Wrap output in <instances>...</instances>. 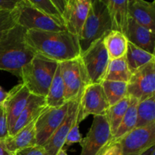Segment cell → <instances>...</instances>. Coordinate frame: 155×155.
<instances>
[{"label":"cell","instance_id":"1","mask_svg":"<svg viewBox=\"0 0 155 155\" xmlns=\"http://www.w3.org/2000/svg\"><path fill=\"white\" fill-rule=\"evenodd\" d=\"M26 40L36 55L57 63L73 60L81 55L79 37L67 30H27Z\"/></svg>","mask_w":155,"mask_h":155},{"label":"cell","instance_id":"2","mask_svg":"<svg viewBox=\"0 0 155 155\" xmlns=\"http://www.w3.org/2000/svg\"><path fill=\"white\" fill-rule=\"evenodd\" d=\"M26 32L16 25L0 39V71L19 78L21 69L36 55L27 42Z\"/></svg>","mask_w":155,"mask_h":155},{"label":"cell","instance_id":"3","mask_svg":"<svg viewBox=\"0 0 155 155\" xmlns=\"http://www.w3.org/2000/svg\"><path fill=\"white\" fill-rule=\"evenodd\" d=\"M58 64L36 55L21 69L20 79L31 95L45 98Z\"/></svg>","mask_w":155,"mask_h":155},{"label":"cell","instance_id":"4","mask_svg":"<svg viewBox=\"0 0 155 155\" xmlns=\"http://www.w3.org/2000/svg\"><path fill=\"white\" fill-rule=\"evenodd\" d=\"M112 30L108 9L104 0H91L90 8L79 37L81 54Z\"/></svg>","mask_w":155,"mask_h":155},{"label":"cell","instance_id":"5","mask_svg":"<svg viewBox=\"0 0 155 155\" xmlns=\"http://www.w3.org/2000/svg\"><path fill=\"white\" fill-rule=\"evenodd\" d=\"M15 10L18 15L17 25L27 30L57 32L66 30L63 24L36 9L27 0H19Z\"/></svg>","mask_w":155,"mask_h":155},{"label":"cell","instance_id":"6","mask_svg":"<svg viewBox=\"0 0 155 155\" xmlns=\"http://www.w3.org/2000/svg\"><path fill=\"white\" fill-rule=\"evenodd\" d=\"M59 64L65 87L66 101L81 100L85 89L89 85V81L80 57Z\"/></svg>","mask_w":155,"mask_h":155},{"label":"cell","instance_id":"7","mask_svg":"<svg viewBox=\"0 0 155 155\" xmlns=\"http://www.w3.org/2000/svg\"><path fill=\"white\" fill-rule=\"evenodd\" d=\"M89 84L101 83L105 77L110 58L103 39L96 41L80 55Z\"/></svg>","mask_w":155,"mask_h":155},{"label":"cell","instance_id":"8","mask_svg":"<svg viewBox=\"0 0 155 155\" xmlns=\"http://www.w3.org/2000/svg\"><path fill=\"white\" fill-rule=\"evenodd\" d=\"M111 139V130L106 116H95L87 135L80 142V155H101Z\"/></svg>","mask_w":155,"mask_h":155},{"label":"cell","instance_id":"9","mask_svg":"<svg viewBox=\"0 0 155 155\" xmlns=\"http://www.w3.org/2000/svg\"><path fill=\"white\" fill-rule=\"evenodd\" d=\"M127 95L139 102L155 95V61L132 74L127 83Z\"/></svg>","mask_w":155,"mask_h":155},{"label":"cell","instance_id":"10","mask_svg":"<svg viewBox=\"0 0 155 155\" xmlns=\"http://www.w3.org/2000/svg\"><path fill=\"white\" fill-rule=\"evenodd\" d=\"M109 107L110 105L101 83L89 84L81 97L77 123L80 124L89 115L105 116Z\"/></svg>","mask_w":155,"mask_h":155},{"label":"cell","instance_id":"11","mask_svg":"<svg viewBox=\"0 0 155 155\" xmlns=\"http://www.w3.org/2000/svg\"><path fill=\"white\" fill-rule=\"evenodd\" d=\"M117 143L120 145L122 155H141L155 145V124L133 129Z\"/></svg>","mask_w":155,"mask_h":155},{"label":"cell","instance_id":"12","mask_svg":"<svg viewBox=\"0 0 155 155\" xmlns=\"http://www.w3.org/2000/svg\"><path fill=\"white\" fill-rule=\"evenodd\" d=\"M70 101L59 107H46L36 121V145H42L49 139L64 119L69 108Z\"/></svg>","mask_w":155,"mask_h":155},{"label":"cell","instance_id":"13","mask_svg":"<svg viewBox=\"0 0 155 155\" xmlns=\"http://www.w3.org/2000/svg\"><path fill=\"white\" fill-rule=\"evenodd\" d=\"M91 0H68L62 14L64 26L69 33L80 37L86 21Z\"/></svg>","mask_w":155,"mask_h":155},{"label":"cell","instance_id":"14","mask_svg":"<svg viewBox=\"0 0 155 155\" xmlns=\"http://www.w3.org/2000/svg\"><path fill=\"white\" fill-rule=\"evenodd\" d=\"M69 101V108L64 119L49 139L42 145L49 155H55L61 148H64L67 136L77 120L80 100L74 99Z\"/></svg>","mask_w":155,"mask_h":155},{"label":"cell","instance_id":"15","mask_svg":"<svg viewBox=\"0 0 155 155\" xmlns=\"http://www.w3.org/2000/svg\"><path fill=\"white\" fill-rule=\"evenodd\" d=\"M30 95V92L22 83L16 85L8 92L7 97L3 101V105L7 117L8 135L18 117L25 108Z\"/></svg>","mask_w":155,"mask_h":155},{"label":"cell","instance_id":"16","mask_svg":"<svg viewBox=\"0 0 155 155\" xmlns=\"http://www.w3.org/2000/svg\"><path fill=\"white\" fill-rule=\"evenodd\" d=\"M125 36L128 42L154 54L155 32L138 24L133 18H128Z\"/></svg>","mask_w":155,"mask_h":155},{"label":"cell","instance_id":"17","mask_svg":"<svg viewBox=\"0 0 155 155\" xmlns=\"http://www.w3.org/2000/svg\"><path fill=\"white\" fill-rule=\"evenodd\" d=\"M127 8L130 18L155 32V1L128 0Z\"/></svg>","mask_w":155,"mask_h":155},{"label":"cell","instance_id":"18","mask_svg":"<svg viewBox=\"0 0 155 155\" xmlns=\"http://www.w3.org/2000/svg\"><path fill=\"white\" fill-rule=\"evenodd\" d=\"M36 119L21 129L15 135L12 136H8L5 139L2 140L8 151L15 155L19 150L36 145Z\"/></svg>","mask_w":155,"mask_h":155},{"label":"cell","instance_id":"19","mask_svg":"<svg viewBox=\"0 0 155 155\" xmlns=\"http://www.w3.org/2000/svg\"><path fill=\"white\" fill-rule=\"evenodd\" d=\"M46 107L45 98L30 95L25 108L23 110L20 116L18 117L13 128L9 133V136L15 135L21 129L36 119L39 116L41 112Z\"/></svg>","mask_w":155,"mask_h":155},{"label":"cell","instance_id":"20","mask_svg":"<svg viewBox=\"0 0 155 155\" xmlns=\"http://www.w3.org/2000/svg\"><path fill=\"white\" fill-rule=\"evenodd\" d=\"M108 9L112 30L125 34L128 22V0H104Z\"/></svg>","mask_w":155,"mask_h":155},{"label":"cell","instance_id":"21","mask_svg":"<svg viewBox=\"0 0 155 155\" xmlns=\"http://www.w3.org/2000/svg\"><path fill=\"white\" fill-rule=\"evenodd\" d=\"M45 100L46 106L48 107H59L67 102L65 100L64 84L61 74L60 64H58Z\"/></svg>","mask_w":155,"mask_h":155},{"label":"cell","instance_id":"22","mask_svg":"<svg viewBox=\"0 0 155 155\" xmlns=\"http://www.w3.org/2000/svg\"><path fill=\"white\" fill-rule=\"evenodd\" d=\"M103 42L110 60L120 58L125 56L128 40L124 33L111 30L103 39Z\"/></svg>","mask_w":155,"mask_h":155},{"label":"cell","instance_id":"23","mask_svg":"<svg viewBox=\"0 0 155 155\" xmlns=\"http://www.w3.org/2000/svg\"><path fill=\"white\" fill-rule=\"evenodd\" d=\"M138 103H139V101L137 100L131 98V101H130V104L127 109V113L124 115L117 130H116L114 134L112 136V139L107 148L114 144L117 143L123 136L130 133L133 129L136 128V120H137Z\"/></svg>","mask_w":155,"mask_h":155},{"label":"cell","instance_id":"24","mask_svg":"<svg viewBox=\"0 0 155 155\" xmlns=\"http://www.w3.org/2000/svg\"><path fill=\"white\" fill-rule=\"evenodd\" d=\"M125 58L130 72L133 74L141 67L155 61V56L128 42Z\"/></svg>","mask_w":155,"mask_h":155},{"label":"cell","instance_id":"25","mask_svg":"<svg viewBox=\"0 0 155 155\" xmlns=\"http://www.w3.org/2000/svg\"><path fill=\"white\" fill-rule=\"evenodd\" d=\"M131 72L127 65L125 56L110 60L106 71L104 80L128 83L131 77Z\"/></svg>","mask_w":155,"mask_h":155},{"label":"cell","instance_id":"26","mask_svg":"<svg viewBox=\"0 0 155 155\" xmlns=\"http://www.w3.org/2000/svg\"><path fill=\"white\" fill-rule=\"evenodd\" d=\"M155 124V95L138 103L136 128Z\"/></svg>","mask_w":155,"mask_h":155},{"label":"cell","instance_id":"27","mask_svg":"<svg viewBox=\"0 0 155 155\" xmlns=\"http://www.w3.org/2000/svg\"><path fill=\"white\" fill-rule=\"evenodd\" d=\"M130 101H131V98L127 95V97H125L124 99L120 101L117 104L110 106L107 110L105 116L108 120L112 136L117 130L124 115L127 113V109L130 104Z\"/></svg>","mask_w":155,"mask_h":155},{"label":"cell","instance_id":"28","mask_svg":"<svg viewBox=\"0 0 155 155\" xmlns=\"http://www.w3.org/2000/svg\"><path fill=\"white\" fill-rule=\"evenodd\" d=\"M110 106L114 105L127 96V83L104 80L101 83Z\"/></svg>","mask_w":155,"mask_h":155},{"label":"cell","instance_id":"29","mask_svg":"<svg viewBox=\"0 0 155 155\" xmlns=\"http://www.w3.org/2000/svg\"><path fill=\"white\" fill-rule=\"evenodd\" d=\"M31 5L64 25L62 16L51 0H27Z\"/></svg>","mask_w":155,"mask_h":155},{"label":"cell","instance_id":"30","mask_svg":"<svg viewBox=\"0 0 155 155\" xmlns=\"http://www.w3.org/2000/svg\"><path fill=\"white\" fill-rule=\"evenodd\" d=\"M17 16L15 8L13 11L0 12V39L17 25Z\"/></svg>","mask_w":155,"mask_h":155},{"label":"cell","instance_id":"31","mask_svg":"<svg viewBox=\"0 0 155 155\" xmlns=\"http://www.w3.org/2000/svg\"><path fill=\"white\" fill-rule=\"evenodd\" d=\"M79 125L77 123V120L74 124L73 127H71L69 133L68 134L66 138V140L64 142V146H71L73 144L80 143L82 141V136L80 135V130H79Z\"/></svg>","mask_w":155,"mask_h":155},{"label":"cell","instance_id":"32","mask_svg":"<svg viewBox=\"0 0 155 155\" xmlns=\"http://www.w3.org/2000/svg\"><path fill=\"white\" fill-rule=\"evenodd\" d=\"M8 136L7 117L2 102L0 103V140H4Z\"/></svg>","mask_w":155,"mask_h":155},{"label":"cell","instance_id":"33","mask_svg":"<svg viewBox=\"0 0 155 155\" xmlns=\"http://www.w3.org/2000/svg\"><path fill=\"white\" fill-rule=\"evenodd\" d=\"M15 155H49L46 152L44 148L41 145H36L34 146L27 147L19 150Z\"/></svg>","mask_w":155,"mask_h":155},{"label":"cell","instance_id":"34","mask_svg":"<svg viewBox=\"0 0 155 155\" xmlns=\"http://www.w3.org/2000/svg\"><path fill=\"white\" fill-rule=\"evenodd\" d=\"M19 0H0V12L1 11H13L16 8Z\"/></svg>","mask_w":155,"mask_h":155},{"label":"cell","instance_id":"35","mask_svg":"<svg viewBox=\"0 0 155 155\" xmlns=\"http://www.w3.org/2000/svg\"><path fill=\"white\" fill-rule=\"evenodd\" d=\"M101 155H122L121 147L119 143H115L107 148Z\"/></svg>","mask_w":155,"mask_h":155},{"label":"cell","instance_id":"36","mask_svg":"<svg viewBox=\"0 0 155 155\" xmlns=\"http://www.w3.org/2000/svg\"><path fill=\"white\" fill-rule=\"evenodd\" d=\"M0 155H14L10 151H8L7 148L5 146L2 140H0Z\"/></svg>","mask_w":155,"mask_h":155},{"label":"cell","instance_id":"37","mask_svg":"<svg viewBox=\"0 0 155 155\" xmlns=\"http://www.w3.org/2000/svg\"><path fill=\"white\" fill-rule=\"evenodd\" d=\"M8 95V92H5L2 87H0V103H2L5 101Z\"/></svg>","mask_w":155,"mask_h":155},{"label":"cell","instance_id":"38","mask_svg":"<svg viewBox=\"0 0 155 155\" xmlns=\"http://www.w3.org/2000/svg\"><path fill=\"white\" fill-rule=\"evenodd\" d=\"M154 151H155V145L154 146L151 147V148H150L149 149L147 150L146 151H145L143 154H142L141 155H151V153H152Z\"/></svg>","mask_w":155,"mask_h":155},{"label":"cell","instance_id":"39","mask_svg":"<svg viewBox=\"0 0 155 155\" xmlns=\"http://www.w3.org/2000/svg\"><path fill=\"white\" fill-rule=\"evenodd\" d=\"M55 155H68V154H67V152H66V149L64 148V147L62 148H61V149L58 151V153Z\"/></svg>","mask_w":155,"mask_h":155}]
</instances>
